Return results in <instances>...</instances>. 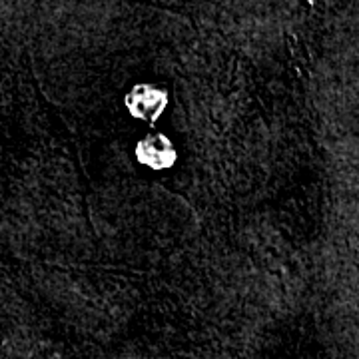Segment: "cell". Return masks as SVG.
<instances>
[{
    "instance_id": "obj_1",
    "label": "cell",
    "mask_w": 359,
    "mask_h": 359,
    "mask_svg": "<svg viewBox=\"0 0 359 359\" xmlns=\"http://www.w3.org/2000/svg\"><path fill=\"white\" fill-rule=\"evenodd\" d=\"M168 106V94L154 84H138L126 96V108L134 118L154 124Z\"/></svg>"
},
{
    "instance_id": "obj_2",
    "label": "cell",
    "mask_w": 359,
    "mask_h": 359,
    "mask_svg": "<svg viewBox=\"0 0 359 359\" xmlns=\"http://www.w3.org/2000/svg\"><path fill=\"white\" fill-rule=\"evenodd\" d=\"M136 158L142 166L152 170H168L176 164L178 152L172 140L164 134H148L136 146Z\"/></svg>"
}]
</instances>
